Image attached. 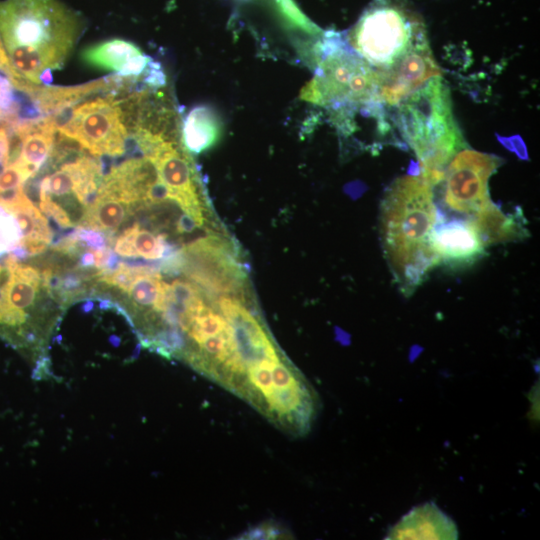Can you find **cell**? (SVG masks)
I'll return each mask as SVG.
<instances>
[{
  "mask_svg": "<svg viewBox=\"0 0 540 540\" xmlns=\"http://www.w3.org/2000/svg\"><path fill=\"white\" fill-rule=\"evenodd\" d=\"M143 53L133 43L112 39L84 49L82 60L89 66L106 71H120L132 57Z\"/></svg>",
  "mask_w": 540,
  "mask_h": 540,
  "instance_id": "16",
  "label": "cell"
},
{
  "mask_svg": "<svg viewBox=\"0 0 540 540\" xmlns=\"http://www.w3.org/2000/svg\"><path fill=\"white\" fill-rule=\"evenodd\" d=\"M30 177L31 173L18 163L8 165L0 172V192L18 188Z\"/></svg>",
  "mask_w": 540,
  "mask_h": 540,
  "instance_id": "20",
  "label": "cell"
},
{
  "mask_svg": "<svg viewBox=\"0 0 540 540\" xmlns=\"http://www.w3.org/2000/svg\"><path fill=\"white\" fill-rule=\"evenodd\" d=\"M432 187L420 174L406 175L390 185L382 200L384 256L405 295H411L429 271L440 264L432 244L439 216Z\"/></svg>",
  "mask_w": 540,
  "mask_h": 540,
  "instance_id": "1",
  "label": "cell"
},
{
  "mask_svg": "<svg viewBox=\"0 0 540 540\" xmlns=\"http://www.w3.org/2000/svg\"><path fill=\"white\" fill-rule=\"evenodd\" d=\"M432 244L440 263L470 264L485 254V245L476 227L466 220L439 217L432 232Z\"/></svg>",
  "mask_w": 540,
  "mask_h": 540,
  "instance_id": "11",
  "label": "cell"
},
{
  "mask_svg": "<svg viewBox=\"0 0 540 540\" xmlns=\"http://www.w3.org/2000/svg\"><path fill=\"white\" fill-rule=\"evenodd\" d=\"M316 73L301 93L313 104L341 106L379 103L375 70L336 33L325 34L313 48Z\"/></svg>",
  "mask_w": 540,
  "mask_h": 540,
  "instance_id": "4",
  "label": "cell"
},
{
  "mask_svg": "<svg viewBox=\"0 0 540 540\" xmlns=\"http://www.w3.org/2000/svg\"><path fill=\"white\" fill-rule=\"evenodd\" d=\"M380 102L398 105L442 72L436 64L428 38L417 43L403 58L391 67L376 71Z\"/></svg>",
  "mask_w": 540,
  "mask_h": 540,
  "instance_id": "9",
  "label": "cell"
},
{
  "mask_svg": "<svg viewBox=\"0 0 540 540\" xmlns=\"http://www.w3.org/2000/svg\"><path fill=\"white\" fill-rule=\"evenodd\" d=\"M131 207L114 195L98 192L96 201L83 212L78 226L92 228L106 233L107 241L119 229Z\"/></svg>",
  "mask_w": 540,
  "mask_h": 540,
  "instance_id": "15",
  "label": "cell"
},
{
  "mask_svg": "<svg viewBox=\"0 0 540 540\" xmlns=\"http://www.w3.org/2000/svg\"><path fill=\"white\" fill-rule=\"evenodd\" d=\"M70 234L93 250L103 249L108 246L106 236L99 230L77 226Z\"/></svg>",
  "mask_w": 540,
  "mask_h": 540,
  "instance_id": "21",
  "label": "cell"
},
{
  "mask_svg": "<svg viewBox=\"0 0 540 540\" xmlns=\"http://www.w3.org/2000/svg\"><path fill=\"white\" fill-rule=\"evenodd\" d=\"M454 521L434 503L414 507L388 532L386 539H457Z\"/></svg>",
  "mask_w": 540,
  "mask_h": 540,
  "instance_id": "12",
  "label": "cell"
},
{
  "mask_svg": "<svg viewBox=\"0 0 540 540\" xmlns=\"http://www.w3.org/2000/svg\"><path fill=\"white\" fill-rule=\"evenodd\" d=\"M244 538L247 539H269V538H280L279 536H287V532L283 528H279L278 525H273L272 523L262 524L259 527H255L245 532Z\"/></svg>",
  "mask_w": 540,
  "mask_h": 540,
  "instance_id": "23",
  "label": "cell"
},
{
  "mask_svg": "<svg viewBox=\"0 0 540 540\" xmlns=\"http://www.w3.org/2000/svg\"><path fill=\"white\" fill-rule=\"evenodd\" d=\"M480 234L485 246L521 239L527 236L522 214H504L493 203L488 209L469 218Z\"/></svg>",
  "mask_w": 540,
  "mask_h": 540,
  "instance_id": "14",
  "label": "cell"
},
{
  "mask_svg": "<svg viewBox=\"0 0 540 540\" xmlns=\"http://www.w3.org/2000/svg\"><path fill=\"white\" fill-rule=\"evenodd\" d=\"M21 240L22 232L16 218L0 205V257L20 245Z\"/></svg>",
  "mask_w": 540,
  "mask_h": 540,
  "instance_id": "18",
  "label": "cell"
},
{
  "mask_svg": "<svg viewBox=\"0 0 540 540\" xmlns=\"http://www.w3.org/2000/svg\"><path fill=\"white\" fill-rule=\"evenodd\" d=\"M197 227H201L199 223L189 214H181L175 224V229L178 233H190Z\"/></svg>",
  "mask_w": 540,
  "mask_h": 540,
  "instance_id": "24",
  "label": "cell"
},
{
  "mask_svg": "<svg viewBox=\"0 0 540 540\" xmlns=\"http://www.w3.org/2000/svg\"><path fill=\"white\" fill-rule=\"evenodd\" d=\"M94 266V254L93 249L88 248L87 251L81 253L79 256V267L89 269Z\"/></svg>",
  "mask_w": 540,
  "mask_h": 540,
  "instance_id": "25",
  "label": "cell"
},
{
  "mask_svg": "<svg viewBox=\"0 0 540 540\" xmlns=\"http://www.w3.org/2000/svg\"><path fill=\"white\" fill-rule=\"evenodd\" d=\"M83 28L80 15L60 0L0 2V41L12 75L40 84L43 71L59 69Z\"/></svg>",
  "mask_w": 540,
  "mask_h": 540,
  "instance_id": "2",
  "label": "cell"
},
{
  "mask_svg": "<svg viewBox=\"0 0 540 540\" xmlns=\"http://www.w3.org/2000/svg\"><path fill=\"white\" fill-rule=\"evenodd\" d=\"M39 208L52 220V223H55L58 227L62 229L73 227V222L68 213L61 205L51 200L50 195L46 194L39 196Z\"/></svg>",
  "mask_w": 540,
  "mask_h": 540,
  "instance_id": "19",
  "label": "cell"
},
{
  "mask_svg": "<svg viewBox=\"0 0 540 540\" xmlns=\"http://www.w3.org/2000/svg\"><path fill=\"white\" fill-rule=\"evenodd\" d=\"M221 133V122L216 112L206 105L194 107L181 125L182 144L189 152L200 154L211 148Z\"/></svg>",
  "mask_w": 540,
  "mask_h": 540,
  "instance_id": "13",
  "label": "cell"
},
{
  "mask_svg": "<svg viewBox=\"0 0 540 540\" xmlns=\"http://www.w3.org/2000/svg\"><path fill=\"white\" fill-rule=\"evenodd\" d=\"M176 140V137L167 140L150 159L154 162L160 179L173 191L174 202L202 226L203 205L198 194L196 174L188 156L179 149Z\"/></svg>",
  "mask_w": 540,
  "mask_h": 540,
  "instance_id": "10",
  "label": "cell"
},
{
  "mask_svg": "<svg viewBox=\"0 0 540 540\" xmlns=\"http://www.w3.org/2000/svg\"><path fill=\"white\" fill-rule=\"evenodd\" d=\"M39 286L40 285L36 283L9 272L7 281L1 286L0 289L2 290L4 299L13 310L29 315L46 333L51 336L52 332L29 313L35 304L36 294Z\"/></svg>",
  "mask_w": 540,
  "mask_h": 540,
  "instance_id": "17",
  "label": "cell"
},
{
  "mask_svg": "<svg viewBox=\"0 0 540 540\" xmlns=\"http://www.w3.org/2000/svg\"><path fill=\"white\" fill-rule=\"evenodd\" d=\"M136 227V223L125 229L114 241V252L122 257L134 258L135 251L132 246V236Z\"/></svg>",
  "mask_w": 540,
  "mask_h": 540,
  "instance_id": "22",
  "label": "cell"
},
{
  "mask_svg": "<svg viewBox=\"0 0 540 540\" xmlns=\"http://www.w3.org/2000/svg\"><path fill=\"white\" fill-rule=\"evenodd\" d=\"M49 117L56 132L75 140L95 156L124 154L128 130L113 94L81 101Z\"/></svg>",
  "mask_w": 540,
  "mask_h": 540,
  "instance_id": "6",
  "label": "cell"
},
{
  "mask_svg": "<svg viewBox=\"0 0 540 540\" xmlns=\"http://www.w3.org/2000/svg\"><path fill=\"white\" fill-rule=\"evenodd\" d=\"M502 160L492 154L463 149L448 164L444 179V203L448 209L468 218L485 211L493 202L488 181Z\"/></svg>",
  "mask_w": 540,
  "mask_h": 540,
  "instance_id": "7",
  "label": "cell"
},
{
  "mask_svg": "<svg viewBox=\"0 0 540 540\" xmlns=\"http://www.w3.org/2000/svg\"><path fill=\"white\" fill-rule=\"evenodd\" d=\"M427 38L420 16L398 0H374L349 31L351 49L376 71L403 58Z\"/></svg>",
  "mask_w": 540,
  "mask_h": 540,
  "instance_id": "5",
  "label": "cell"
},
{
  "mask_svg": "<svg viewBox=\"0 0 540 540\" xmlns=\"http://www.w3.org/2000/svg\"><path fill=\"white\" fill-rule=\"evenodd\" d=\"M180 270L210 293L236 292L245 272L229 245L219 237L200 238L180 250Z\"/></svg>",
  "mask_w": 540,
  "mask_h": 540,
  "instance_id": "8",
  "label": "cell"
},
{
  "mask_svg": "<svg viewBox=\"0 0 540 540\" xmlns=\"http://www.w3.org/2000/svg\"><path fill=\"white\" fill-rule=\"evenodd\" d=\"M398 105L400 130L418 158L420 175L435 186L443 181L452 158L466 147L449 89L437 76Z\"/></svg>",
  "mask_w": 540,
  "mask_h": 540,
  "instance_id": "3",
  "label": "cell"
}]
</instances>
